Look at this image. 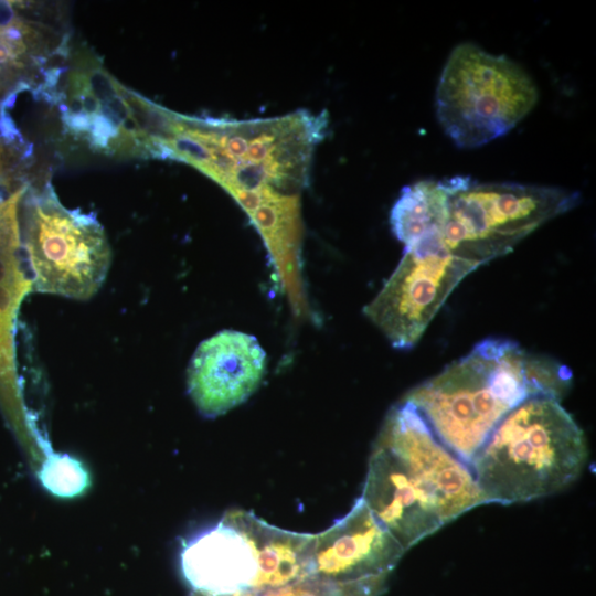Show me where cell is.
I'll list each match as a JSON object with an SVG mask.
<instances>
[{
    "mask_svg": "<svg viewBox=\"0 0 596 596\" xmlns=\"http://www.w3.org/2000/svg\"><path fill=\"white\" fill-rule=\"evenodd\" d=\"M361 498L404 551L487 503L470 467L403 400L373 445Z\"/></svg>",
    "mask_w": 596,
    "mask_h": 596,
    "instance_id": "obj_1",
    "label": "cell"
},
{
    "mask_svg": "<svg viewBox=\"0 0 596 596\" xmlns=\"http://www.w3.org/2000/svg\"><path fill=\"white\" fill-rule=\"evenodd\" d=\"M571 371L526 352L514 341L489 338L403 398L437 439L468 466L500 421L536 394L561 398Z\"/></svg>",
    "mask_w": 596,
    "mask_h": 596,
    "instance_id": "obj_2",
    "label": "cell"
},
{
    "mask_svg": "<svg viewBox=\"0 0 596 596\" xmlns=\"http://www.w3.org/2000/svg\"><path fill=\"white\" fill-rule=\"evenodd\" d=\"M549 394L530 396L494 427L469 467L487 503L510 504L550 496L583 470V430Z\"/></svg>",
    "mask_w": 596,
    "mask_h": 596,
    "instance_id": "obj_3",
    "label": "cell"
},
{
    "mask_svg": "<svg viewBox=\"0 0 596 596\" xmlns=\"http://www.w3.org/2000/svg\"><path fill=\"white\" fill-rule=\"evenodd\" d=\"M447 215L441 240L447 249L481 265L510 253L547 221L581 202L576 191L514 182L447 179Z\"/></svg>",
    "mask_w": 596,
    "mask_h": 596,
    "instance_id": "obj_4",
    "label": "cell"
},
{
    "mask_svg": "<svg viewBox=\"0 0 596 596\" xmlns=\"http://www.w3.org/2000/svg\"><path fill=\"white\" fill-rule=\"evenodd\" d=\"M538 97L534 81L518 63L462 42L441 71L436 116L457 147L472 149L508 134L533 109Z\"/></svg>",
    "mask_w": 596,
    "mask_h": 596,
    "instance_id": "obj_5",
    "label": "cell"
},
{
    "mask_svg": "<svg viewBox=\"0 0 596 596\" xmlns=\"http://www.w3.org/2000/svg\"><path fill=\"white\" fill-rule=\"evenodd\" d=\"M24 252L33 290L77 300L99 290L111 258L97 219L63 206L50 187L28 207Z\"/></svg>",
    "mask_w": 596,
    "mask_h": 596,
    "instance_id": "obj_6",
    "label": "cell"
},
{
    "mask_svg": "<svg viewBox=\"0 0 596 596\" xmlns=\"http://www.w3.org/2000/svg\"><path fill=\"white\" fill-rule=\"evenodd\" d=\"M477 268L450 253L440 233L425 235L405 246L396 268L363 312L393 348L412 349L453 290Z\"/></svg>",
    "mask_w": 596,
    "mask_h": 596,
    "instance_id": "obj_7",
    "label": "cell"
},
{
    "mask_svg": "<svg viewBox=\"0 0 596 596\" xmlns=\"http://www.w3.org/2000/svg\"><path fill=\"white\" fill-rule=\"evenodd\" d=\"M266 370V353L257 339L222 330L202 341L187 371L189 394L205 417H217L245 402Z\"/></svg>",
    "mask_w": 596,
    "mask_h": 596,
    "instance_id": "obj_8",
    "label": "cell"
},
{
    "mask_svg": "<svg viewBox=\"0 0 596 596\" xmlns=\"http://www.w3.org/2000/svg\"><path fill=\"white\" fill-rule=\"evenodd\" d=\"M404 552L360 497L348 514L315 535L309 577L333 583L386 577Z\"/></svg>",
    "mask_w": 596,
    "mask_h": 596,
    "instance_id": "obj_9",
    "label": "cell"
},
{
    "mask_svg": "<svg viewBox=\"0 0 596 596\" xmlns=\"http://www.w3.org/2000/svg\"><path fill=\"white\" fill-rule=\"evenodd\" d=\"M181 570L194 592L230 596L254 592L258 547L247 511L234 510L191 540L181 552Z\"/></svg>",
    "mask_w": 596,
    "mask_h": 596,
    "instance_id": "obj_10",
    "label": "cell"
},
{
    "mask_svg": "<svg viewBox=\"0 0 596 596\" xmlns=\"http://www.w3.org/2000/svg\"><path fill=\"white\" fill-rule=\"evenodd\" d=\"M247 523L258 547L254 592L280 588L309 577L315 535L275 528L248 511Z\"/></svg>",
    "mask_w": 596,
    "mask_h": 596,
    "instance_id": "obj_11",
    "label": "cell"
},
{
    "mask_svg": "<svg viewBox=\"0 0 596 596\" xmlns=\"http://www.w3.org/2000/svg\"><path fill=\"white\" fill-rule=\"evenodd\" d=\"M447 179H425L404 187L390 212V225L405 246L440 233L447 215Z\"/></svg>",
    "mask_w": 596,
    "mask_h": 596,
    "instance_id": "obj_12",
    "label": "cell"
},
{
    "mask_svg": "<svg viewBox=\"0 0 596 596\" xmlns=\"http://www.w3.org/2000/svg\"><path fill=\"white\" fill-rule=\"evenodd\" d=\"M31 290V277L23 270L20 235L0 228V376L12 374L14 320Z\"/></svg>",
    "mask_w": 596,
    "mask_h": 596,
    "instance_id": "obj_13",
    "label": "cell"
},
{
    "mask_svg": "<svg viewBox=\"0 0 596 596\" xmlns=\"http://www.w3.org/2000/svg\"><path fill=\"white\" fill-rule=\"evenodd\" d=\"M385 577L361 582L333 583L308 577L294 584L255 592L256 596H379Z\"/></svg>",
    "mask_w": 596,
    "mask_h": 596,
    "instance_id": "obj_14",
    "label": "cell"
},
{
    "mask_svg": "<svg viewBox=\"0 0 596 596\" xmlns=\"http://www.w3.org/2000/svg\"><path fill=\"white\" fill-rule=\"evenodd\" d=\"M40 475L43 485L61 497L78 494L88 485V475L83 466L68 456L49 458Z\"/></svg>",
    "mask_w": 596,
    "mask_h": 596,
    "instance_id": "obj_15",
    "label": "cell"
},
{
    "mask_svg": "<svg viewBox=\"0 0 596 596\" xmlns=\"http://www.w3.org/2000/svg\"><path fill=\"white\" fill-rule=\"evenodd\" d=\"M190 596H211V595H206V594H202V593H199V592H192L190 594ZM230 596H256L255 592H248V593H242V594H236V595H230Z\"/></svg>",
    "mask_w": 596,
    "mask_h": 596,
    "instance_id": "obj_16",
    "label": "cell"
},
{
    "mask_svg": "<svg viewBox=\"0 0 596 596\" xmlns=\"http://www.w3.org/2000/svg\"><path fill=\"white\" fill-rule=\"evenodd\" d=\"M2 153H3V148L0 145V174H1L2 169H3Z\"/></svg>",
    "mask_w": 596,
    "mask_h": 596,
    "instance_id": "obj_17",
    "label": "cell"
}]
</instances>
